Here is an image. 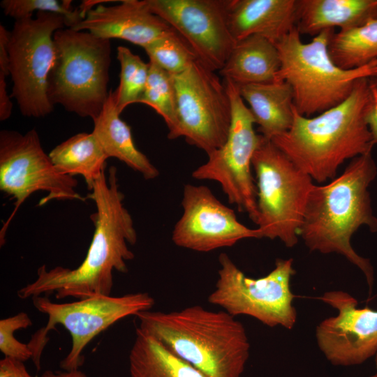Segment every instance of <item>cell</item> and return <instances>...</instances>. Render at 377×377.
I'll use <instances>...</instances> for the list:
<instances>
[{"instance_id":"6da1fadb","label":"cell","mask_w":377,"mask_h":377,"mask_svg":"<svg viewBox=\"0 0 377 377\" xmlns=\"http://www.w3.org/2000/svg\"><path fill=\"white\" fill-rule=\"evenodd\" d=\"M87 198L94 202L96 211L91 215L95 229L82 263L75 269L40 266L36 280L18 290L20 298L53 293L57 300L111 295L113 271L128 272L126 262L134 258L128 245H134L138 237L132 216L124 206L116 167L111 166L108 175L103 172Z\"/></svg>"},{"instance_id":"7a4b0ae2","label":"cell","mask_w":377,"mask_h":377,"mask_svg":"<svg viewBox=\"0 0 377 377\" xmlns=\"http://www.w3.org/2000/svg\"><path fill=\"white\" fill-rule=\"evenodd\" d=\"M371 80H358L346 100L314 117H304L293 106L291 128L271 140L313 180L334 179L345 161L371 152L375 145L367 121Z\"/></svg>"},{"instance_id":"3957f363","label":"cell","mask_w":377,"mask_h":377,"mask_svg":"<svg viewBox=\"0 0 377 377\" xmlns=\"http://www.w3.org/2000/svg\"><path fill=\"white\" fill-rule=\"evenodd\" d=\"M377 175L371 152L352 159L339 176L324 185L313 186L299 231L311 251L336 253L364 274L371 292L374 269L369 259L358 255L350 240L366 226L377 232V217L371 207L369 187Z\"/></svg>"},{"instance_id":"277c9868","label":"cell","mask_w":377,"mask_h":377,"mask_svg":"<svg viewBox=\"0 0 377 377\" xmlns=\"http://www.w3.org/2000/svg\"><path fill=\"white\" fill-rule=\"evenodd\" d=\"M135 316L140 330L207 377H242L250 343L242 323L226 311L194 305Z\"/></svg>"},{"instance_id":"5b68a950","label":"cell","mask_w":377,"mask_h":377,"mask_svg":"<svg viewBox=\"0 0 377 377\" xmlns=\"http://www.w3.org/2000/svg\"><path fill=\"white\" fill-rule=\"evenodd\" d=\"M334 32L325 30L304 43L295 27L275 44L281 61L276 81L289 84L295 110L304 117H314L343 103L358 80L377 77V59L350 70L334 63L327 49Z\"/></svg>"},{"instance_id":"8992f818","label":"cell","mask_w":377,"mask_h":377,"mask_svg":"<svg viewBox=\"0 0 377 377\" xmlns=\"http://www.w3.org/2000/svg\"><path fill=\"white\" fill-rule=\"evenodd\" d=\"M56 55L48 78L47 96L54 106L93 121L109 95L110 40L85 31L61 29L54 34Z\"/></svg>"},{"instance_id":"52a82bcc","label":"cell","mask_w":377,"mask_h":377,"mask_svg":"<svg viewBox=\"0 0 377 377\" xmlns=\"http://www.w3.org/2000/svg\"><path fill=\"white\" fill-rule=\"evenodd\" d=\"M252 168L257 179L256 225L262 238L279 239L287 247L294 246L314 186L313 179L263 136Z\"/></svg>"},{"instance_id":"ba28073f","label":"cell","mask_w":377,"mask_h":377,"mask_svg":"<svg viewBox=\"0 0 377 377\" xmlns=\"http://www.w3.org/2000/svg\"><path fill=\"white\" fill-rule=\"evenodd\" d=\"M34 307L47 316L45 327L38 330L28 343L38 370L50 331L62 325L71 334L72 346L61 361L63 370L79 369L84 362L82 353L86 346L102 332L128 316L150 310L154 298L147 293L126 294L121 296L96 295L72 302L58 303L47 296L32 297Z\"/></svg>"},{"instance_id":"9c48e42d","label":"cell","mask_w":377,"mask_h":377,"mask_svg":"<svg viewBox=\"0 0 377 377\" xmlns=\"http://www.w3.org/2000/svg\"><path fill=\"white\" fill-rule=\"evenodd\" d=\"M64 26L61 15L37 12L34 18L15 20L9 31L8 71L13 82L12 96L25 117H43L53 110L47 85L56 55L54 34Z\"/></svg>"},{"instance_id":"30bf717a","label":"cell","mask_w":377,"mask_h":377,"mask_svg":"<svg viewBox=\"0 0 377 377\" xmlns=\"http://www.w3.org/2000/svg\"><path fill=\"white\" fill-rule=\"evenodd\" d=\"M293 262L292 258L277 259L268 274L253 279L222 253L218 279L208 302L234 317L249 316L270 327L279 325L290 330L297 322L295 295L290 289V279L295 274Z\"/></svg>"},{"instance_id":"8fae6325","label":"cell","mask_w":377,"mask_h":377,"mask_svg":"<svg viewBox=\"0 0 377 377\" xmlns=\"http://www.w3.org/2000/svg\"><path fill=\"white\" fill-rule=\"evenodd\" d=\"M225 85L231 104V124L224 145L209 154L207 161L192 172L198 180L219 183L228 202L246 212L256 224L258 218L257 188L251 173L252 159L263 139L253 125L254 117L242 98L238 86Z\"/></svg>"},{"instance_id":"7c38bea8","label":"cell","mask_w":377,"mask_h":377,"mask_svg":"<svg viewBox=\"0 0 377 377\" xmlns=\"http://www.w3.org/2000/svg\"><path fill=\"white\" fill-rule=\"evenodd\" d=\"M77 179L60 172L52 163L40 141L37 131L25 134L15 131L0 132V190L15 200L14 210L0 233L4 243L7 226L17 209L34 193L47 195L39 202L43 206L51 200L84 201L75 190Z\"/></svg>"},{"instance_id":"4fadbf2b","label":"cell","mask_w":377,"mask_h":377,"mask_svg":"<svg viewBox=\"0 0 377 377\" xmlns=\"http://www.w3.org/2000/svg\"><path fill=\"white\" fill-rule=\"evenodd\" d=\"M173 78L177 124L168 138L182 137L208 156L224 145L230 127L231 104L225 83L198 59Z\"/></svg>"},{"instance_id":"5bb4252c","label":"cell","mask_w":377,"mask_h":377,"mask_svg":"<svg viewBox=\"0 0 377 377\" xmlns=\"http://www.w3.org/2000/svg\"><path fill=\"white\" fill-rule=\"evenodd\" d=\"M149 10L174 29L209 69L220 71L236 40L228 24L230 0H145Z\"/></svg>"},{"instance_id":"9a60e30c","label":"cell","mask_w":377,"mask_h":377,"mask_svg":"<svg viewBox=\"0 0 377 377\" xmlns=\"http://www.w3.org/2000/svg\"><path fill=\"white\" fill-rule=\"evenodd\" d=\"M183 213L175 223L172 241L179 247L209 252L230 247L244 239H261L257 228L240 223L233 209L222 203L206 186L186 184Z\"/></svg>"},{"instance_id":"2e32d148","label":"cell","mask_w":377,"mask_h":377,"mask_svg":"<svg viewBox=\"0 0 377 377\" xmlns=\"http://www.w3.org/2000/svg\"><path fill=\"white\" fill-rule=\"evenodd\" d=\"M337 310L316 330L318 348L336 366L360 364L377 353V311L357 308V300L343 290H330L319 297Z\"/></svg>"},{"instance_id":"e0dca14e","label":"cell","mask_w":377,"mask_h":377,"mask_svg":"<svg viewBox=\"0 0 377 377\" xmlns=\"http://www.w3.org/2000/svg\"><path fill=\"white\" fill-rule=\"evenodd\" d=\"M72 29L103 39H122L144 48L172 27L149 10L145 0H124L115 6L99 4Z\"/></svg>"},{"instance_id":"ac0fdd59","label":"cell","mask_w":377,"mask_h":377,"mask_svg":"<svg viewBox=\"0 0 377 377\" xmlns=\"http://www.w3.org/2000/svg\"><path fill=\"white\" fill-rule=\"evenodd\" d=\"M297 0H230L228 24L236 41L262 36L274 44L296 27Z\"/></svg>"},{"instance_id":"d6986e66","label":"cell","mask_w":377,"mask_h":377,"mask_svg":"<svg viewBox=\"0 0 377 377\" xmlns=\"http://www.w3.org/2000/svg\"><path fill=\"white\" fill-rule=\"evenodd\" d=\"M296 27L316 36L327 29H346L377 17V0H297Z\"/></svg>"},{"instance_id":"ffe728a7","label":"cell","mask_w":377,"mask_h":377,"mask_svg":"<svg viewBox=\"0 0 377 377\" xmlns=\"http://www.w3.org/2000/svg\"><path fill=\"white\" fill-rule=\"evenodd\" d=\"M115 93L110 90L99 115L93 121L92 133L108 158H116L145 179H153L158 170L135 145L130 126L120 118Z\"/></svg>"},{"instance_id":"44dd1931","label":"cell","mask_w":377,"mask_h":377,"mask_svg":"<svg viewBox=\"0 0 377 377\" xmlns=\"http://www.w3.org/2000/svg\"><path fill=\"white\" fill-rule=\"evenodd\" d=\"M280 66L275 44L262 36H252L236 42L219 72L225 80L242 86L276 82Z\"/></svg>"},{"instance_id":"7402d4cb","label":"cell","mask_w":377,"mask_h":377,"mask_svg":"<svg viewBox=\"0 0 377 377\" xmlns=\"http://www.w3.org/2000/svg\"><path fill=\"white\" fill-rule=\"evenodd\" d=\"M238 87L264 138L271 140L291 128L294 120L293 95L288 83L276 81Z\"/></svg>"},{"instance_id":"603a6c76","label":"cell","mask_w":377,"mask_h":377,"mask_svg":"<svg viewBox=\"0 0 377 377\" xmlns=\"http://www.w3.org/2000/svg\"><path fill=\"white\" fill-rule=\"evenodd\" d=\"M130 377H207L137 327L128 356Z\"/></svg>"},{"instance_id":"cb8c5ba5","label":"cell","mask_w":377,"mask_h":377,"mask_svg":"<svg viewBox=\"0 0 377 377\" xmlns=\"http://www.w3.org/2000/svg\"><path fill=\"white\" fill-rule=\"evenodd\" d=\"M49 156L60 172L82 176L89 191L105 170L108 158L92 132L74 135L52 149Z\"/></svg>"},{"instance_id":"d4e9b609","label":"cell","mask_w":377,"mask_h":377,"mask_svg":"<svg viewBox=\"0 0 377 377\" xmlns=\"http://www.w3.org/2000/svg\"><path fill=\"white\" fill-rule=\"evenodd\" d=\"M327 49L334 63L344 70L360 68L377 59V17L334 32Z\"/></svg>"},{"instance_id":"484cf974","label":"cell","mask_w":377,"mask_h":377,"mask_svg":"<svg viewBox=\"0 0 377 377\" xmlns=\"http://www.w3.org/2000/svg\"><path fill=\"white\" fill-rule=\"evenodd\" d=\"M149 63L147 84L138 103L151 107L163 119L169 135L177 124V103L173 75L154 63Z\"/></svg>"},{"instance_id":"4316f807","label":"cell","mask_w":377,"mask_h":377,"mask_svg":"<svg viewBox=\"0 0 377 377\" xmlns=\"http://www.w3.org/2000/svg\"><path fill=\"white\" fill-rule=\"evenodd\" d=\"M117 58L120 64L119 84L114 91L116 105L121 114L129 105L138 103L147 84L149 63L125 46L117 47Z\"/></svg>"},{"instance_id":"83f0119b","label":"cell","mask_w":377,"mask_h":377,"mask_svg":"<svg viewBox=\"0 0 377 377\" xmlns=\"http://www.w3.org/2000/svg\"><path fill=\"white\" fill-rule=\"evenodd\" d=\"M143 49L150 62L172 75L183 73L198 60L188 43L172 28Z\"/></svg>"},{"instance_id":"f1b7e54d","label":"cell","mask_w":377,"mask_h":377,"mask_svg":"<svg viewBox=\"0 0 377 377\" xmlns=\"http://www.w3.org/2000/svg\"><path fill=\"white\" fill-rule=\"evenodd\" d=\"M71 1L57 0H3L1 7L6 15L15 20L32 17L34 11L56 13L65 20V26L73 28L83 19L78 8H73Z\"/></svg>"},{"instance_id":"f546056e","label":"cell","mask_w":377,"mask_h":377,"mask_svg":"<svg viewBox=\"0 0 377 377\" xmlns=\"http://www.w3.org/2000/svg\"><path fill=\"white\" fill-rule=\"evenodd\" d=\"M32 325V321L25 312L1 319L0 320V350L4 357L25 362L32 358V353L28 343H23L15 337L17 330L26 329Z\"/></svg>"},{"instance_id":"4dcf8cb0","label":"cell","mask_w":377,"mask_h":377,"mask_svg":"<svg viewBox=\"0 0 377 377\" xmlns=\"http://www.w3.org/2000/svg\"><path fill=\"white\" fill-rule=\"evenodd\" d=\"M0 377H35L27 371L24 362L4 357L0 360Z\"/></svg>"},{"instance_id":"1f68e13d","label":"cell","mask_w":377,"mask_h":377,"mask_svg":"<svg viewBox=\"0 0 377 377\" xmlns=\"http://www.w3.org/2000/svg\"><path fill=\"white\" fill-rule=\"evenodd\" d=\"M6 75L0 72V120L8 119L12 113L13 103L6 89Z\"/></svg>"},{"instance_id":"d6a6232c","label":"cell","mask_w":377,"mask_h":377,"mask_svg":"<svg viewBox=\"0 0 377 377\" xmlns=\"http://www.w3.org/2000/svg\"><path fill=\"white\" fill-rule=\"evenodd\" d=\"M372 105L367 115V121L371 133L374 145L377 144V84L371 80Z\"/></svg>"},{"instance_id":"836d02e7","label":"cell","mask_w":377,"mask_h":377,"mask_svg":"<svg viewBox=\"0 0 377 377\" xmlns=\"http://www.w3.org/2000/svg\"><path fill=\"white\" fill-rule=\"evenodd\" d=\"M9 31L2 24L0 25V72L6 76L9 75L8 66L9 57L8 51V42Z\"/></svg>"},{"instance_id":"e575fe53","label":"cell","mask_w":377,"mask_h":377,"mask_svg":"<svg viewBox=\"0 0 377 377\" xmlns=\"http://www.w3.org/2000/svg\"><path fill=\"white\" fill-rule=\"evenodd\" d=\"M40 377H87L80 369L63 371H45Z\"/></svg>"},{"instance_id":"d590c367","label":"cell","mask_w":377,"mask_h":377,"mask_svg":"<svg viewBox=\"0 0 377 377\" xmlns=\"http://www.w3.org/2000/svg\"><path fill=\"white\" fill-rule=\"evenodd\" d=\"M375 362H376V368H377V353L376 355Z\"/></svg>"},{"instance_id":"8d00e7d4","label":"cell","mask_w":377,"mask_h":377,"mask_svg":"<svg viewBox=\"0 0 377 377\" xmlns=\"http://www.w3.org/2000/svg\"><path fill=\"white\" fill-rule=\"evenodd\" d=\"M371 377H377V374H375L374 376H371Z\"/></svg>"},{"instance_id":"74e56055","label":"cell","mask_w":377,"mask_h":377,"mask_svg":"<svg viewBox=\"0 0 377 377\" xmlns=\"http://www.w3.org/2000/svg\"><path fill=\"white\" fill-rule=\"evenodd\" d=\"M374 81H375L376 83L377 84V77L374 80Z\"/></svg>"}]
</instances>
